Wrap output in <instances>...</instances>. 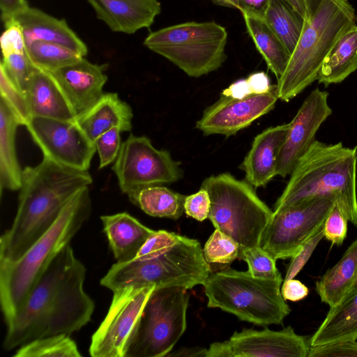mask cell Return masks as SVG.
<instances>
[{"label": "cell", "instance_id": "8", "mask_svg": "<svg viewBox=\"0 0 357 357\" xmlns=\"http://www.w3.org/2000/svg\"><path fill=\"white\" fill-rule=\"evenodd\" d=\"M201 188L208 192V219L214 227L245 248L260 246L263 233L273 215L248 182L229 173L211 176Z\"/></svg>", "mask_w": 357, "mask_h": 357}, {"label": "cell", "instance_id": "43", "mask_svg": "<svg viewBox=\"0 0 357 357\" xmlns=\"http://www.w3.org/2000/svg\"><path fill=\"white\" fill-rule=\"evenodd\" d=\"M308 357H357L356 340L310 347Z\"/></svg>", "mask_w": 357, "mask_h": 357}, {"label": "cell", "instance_id": "10", "mask_svg": "<svg viewBox=\"0 0 357 357\" xmlns=\"http://www.w3.org/2000/svg\"><path fill=\"white\" fill-rule=\"evenodd\" d=\"M189 298L183 287L155 288L144 307L126 357L167 356L186 329Z\"/></svg>", "mask_w": 357, "mask_h": 357}, {"label": "cell", "instance_id": "7", "mask_svg": "<svg viewBox=\"0 0 357 357\" xmlns=\"http://www.w3.org/2000/svg\"><path fill=\"white\" fill-rule=\"evenodd\" d=\"M282 280L256 278L230 268L211 272L204 282L207 306L255 325H282L290 308L281 294Z\"/></svg>", "mask_w": 357, "mask_h": 357}, {"label": "cell", "instance_id": "27", "mask_svg": "<svg viewBox=\"0 0 357 357\" xmlns=\"http://www.w3.org/2000/svg\"><path fill=\"white\" fill-rule=\"evenodd\" d=\"M356 278L357 238L340 260L316 282V291L322 302L333 307L354 287Z\"/></svg>", "mask_w": 357, "mask_h": 357}, {"label": "cell", "instance_id": "41", "mask_svg": "<svg viewBox=\"0 0 357 357\" xmlns=\"http://www.w3.org/2000/svg\"><path fill=\"white\" fill-rule=\"evenodd\" d=\"M181 235L165 230L155 231L145 242L135 258L156 255L175 244Z\"/></svg>", "mask_w": 357, "mask_h": 357}, {"label": "cell", "instance_id": "11", "mask_svg": "<svg viewBox=\"0 0 357 357\" xmlns=\"http://www.w3.org/2000/svg\"><path fill=\"white\" fill-rule=\"evenodd\" d=\"M335 203L333 196H312L273 213L260 247L275 260L292 258L324 225Z\"/></svg>", "mask_w": 357, "mask_h": 357}, {"label": "cell", "instance_id": "18", "mask_svg": "<svg viewBox=\"0 0 357 357\" xmlns=\"http://www.w3.org/2000/svg\"><path fill=\"white\" fill-rule=\"evenodd\" d=\"M107 64L91 63L84 57L50 73L68 100L76 116L91 108L102 96L107 81Z\"/></svg>", "mask_w": 357, "mask_h": 357}, {"label": "cell", "instance_id": "5", "mask_svg": "<svg viewBox=\"0 0 357 357\" xmlns=\"http://www.w3.org/2000/svg\"><path fill=\"white\" fill-rule=\"evenodd\" d=\"M356 22L349 0H307L300 38L278 79V98L289 102L317 80L325 58Z\"/></svg>", "mask_w": 357, "mask_h": 357}, {"label": "cell", "instance_id": "25", "mask_svg": "<svg viewBox=\"0 0 357 357\" xmlns=\"http://www.w3.org/2000/svg\"><path fill=\"white\" fill-rule=\"evenodd\" d=\"M357 340V287H354L327 315L310 340V347Z\"/></svg>", "mask_w": 357, "mask_h": 357}, {"label": "cell", "instance_id": "2", "mask_svg": "<svg viewBox=\"0 0 357 357\" xmlns=\"http://www.w3.org/2000/svg\"><path fill=\"white\" fill-rule=\"evenodd\" d=\"M92 181L88 171L46 158L36 166L24 167L16 215L0 238V260L20 259L53 225L68 201Z\"/></svg>", "mask_w": 357, "mask_h": 357}, {"label": "cell", "instance_id": "13", "mask_svg": "<svg viewBox=\"0 0 357 357\" xmlns=\"http://www.w3.org/2000/svg\"><path fill=\"white\" fill-rule=\"evenodd\" d=\"M153 286L128 287L113 291L109 310L91 337L93 357H126L144 307Z\"/></svg>", "mask_w": 357, "mask_h": 357}, {"label": "cell", "instance_id": "37", "mask_svg": "<svg viewBox=\"0 0 357 357\" xmlns=\"http://www.w3.org/2000/svg\"><path fill=\"white\" fill-rule=\"evenodd\" d=\"M272 86L266 73L262 71L257 72L245 79L233 82L222 91L221 96L241 99L266 93L270 91Z\"/></svg>", "mask_w": 357, "mask_h": 357}, {"label": "cell", "instance_id": "20", "mask_svg": "<svg viewBox=\"0 0 357 357\" xmlns=\"http://www.w3.org/2000/svg\"><path fill=\"white\" fill-rule=\"evenodd\" d=\"M87 1L111 30L128 34L151 26L161 11L158 0Z\"/></svg>", "mask_w": 357, "mask_h": 357}, {"label": "cell", "instance_id": "38", "mask_svg": "<svg viewBox=\"0 0 357 357\" xmlns=\"http://www.w3.org/2000/svg\"><path fill=\"white\" fill-rule=\"evenodd\" d=\"M1 66L16 86L24 93L30 75L35 68L27 52H13L3 55Z\"/></svg>", "mask_w": 357, "mask_h": 357}, {"label": "cell", "instance_id": "3", "mask_svg": "<svg viewBox=\"0 0 357 357\" xmlns=\"http://www.w3.org/2000/svg\"><path fill=\"white\" fill-rule=\"evenodd\" d=\"M357 146L314 140L299 158L273 206V213L312 196H333L348 221L357 228Z\"/></svg>", "mask_w": 357, "mask_h": 357}, {"label": "cell", "instance_id": "48", "mask_svg": "<svg viewBox=\"0 0 357 357\" xmlns=\"http://www.w3.org/2000/svg\"><path fill=\"white\" fill-rule=\"evenodd\" d=\"M270 0H238V9L241 13L263 18Z\"/></svg>", "mask_w": 357, "mask_h": 357}, {"label": "cell", "instance_id": "29", "mask_svg": "<svg viewBox=\"0 0 357 357\" xmlns=\"http://www.w3.org/2000/svg\"><path fill=\"white\" fill-rule=\"evenodd\" d=\"M241 14L258 52L278 79L287 68L291 54L263 18L245 13Z\"/></svg>", "mask_w": 357, "mask_h": 357}, {"label": "cell", "instance_id": "44", "mask_svg": "<svg viewBox=\"0 0 357 357\" xmlns=\"http://www.w3.org/2000/svg\"><path fill=\"white\" fill-rule=\"evenodd\" d=\"M211 208V199L207 190L200 188L194 194L185 196L184 213L197 221H204L208 218Z\"/></svg>", "mask_w": 357, "mask_h": 357}, {"label": "cell", "instance_id": "23", "mask_svg": "<svg viewBox=\"0 0 357 357\" xmlns=\"http://www.w3.org/2000/svg\"><path fill=\"white\" fill-rule=\"evenodd\" d=\"M133 113L129 104L116 93H103L88 111L76 118V122L92 141L102 133L118 128L121 132L132 129Z\"/></svg>", "mask_w": 357, "mask_h": 357}, {"label": "cell", "instance_id": "4", "mask_svg": "<svg viewBox=\"0 0 357 357\" xmlns=\"http://www.w3.org/2000/svg\"><path fill=\"white\" fill-rule=\"evenodd\" d=\"M89 188L77 192L53 225L17 260H0V302L6 324L25 302L51 261L89 218Z\"/></svg>", "mask_w": 357, "mask_h": 357}, {"label": "cell", "instance_id": "33", "mask_svg": "<svg viewBox=\"0 0 357 357\" xmlns=\"http://www.w3.org/2000/svg\"><path fill=\"white\" fill-rule=\"evenodd\" d=\"M14 357H80L77 346L68 335L39 338L18 347Z\"/></svg>", "mask_w": 357, "mask_h": 357}, {"label": "cell", "instance_id": "40", "mask_svg": "<svg viewBox=\"0 0 357 357\" xmlns=\"http://www.w3.org/2000/svg\"><path fill=\"white\" fill-rule=\"evenodd\" d=\"M324 225L303 243L299 251L291 258L283 281L294 278L303 268L319 241L324 237Z\"/></svg>", "mask_w": 357, "mask_h": 357}, {"label": "cell", "instance_id": "39", "mask_svg": "<svg viewBox=\"0 0 357 357\" xmlns=\"http://www.w3.org/2000/svg\"><path fill=\"white\" fill-rule=\"evenodd\" d=\"M118 128H114L100 136L93 142L99 157V169H102L116 160L121 149L120 133Z\"/></svg>", "mask_w": 357, "mask_h": 357}, {"label": "cell", "instance_id": "46", "mask_svg": "<svg viewBox=\"0 0 357 357\" xmlns=\"http://www.w3.org/2000/svg\"><path fill=\"white\" fill-rule=\"evenodd\" d=\"M29 7L26 0H0L1 16L4 26L14 21Z\"/></svg>", "mask_w": 357, "mask_h": 357}, {"label": "cell", "instance_id": "42", "mask_svg": "<svg viewBox=\"0 0 357 357\" xmlns=\"http://www.w3.org/2000/svg\"><path fill=\"white\" fill-rule=\"evenodd\" d=\"M347 221L335 204L324 222V237L333 244L341 245L347 236Z\"/></svg>", "mask_w": 357, "mask_h": 357}, {"label": "cell", "instance_id": "1", "mask_svg": "<svg viewBox=\"0 0 357 357\" xmlns=\"http://www.w3.org/2000/svg\"><path fill=\"white\" fill-rule=\"evenodd\" d=\"M86 271L70 243L68 244L6 323L3 348L11 350L50 335H70L89 322L95 304L84 289Z\"/></svg>", "mask_w": 357, "mask_h": 357}, {"label": "cell", "instance_id": "19", "mask_svg": "<svg viewBox=\"0 0 357 357\" xmlns=\"http://www.w3.org/2000/svg\"><path fill=\"white\" fill-rule=\"evenodd\" d=\"M289 123L268 128L257 135L240 165L255 188L266 186L276 175L277 162Z\"/></svg>", "mask_w": 357, "mask_h": 357}, {"label": "cell", "instance_id": "16", "mask_svg": "<svg viewBox=\"0 0 357 357\" xmlns=\"http://www.w3.org/2000/svg\"><path fill=\"white\" fill-rule=\"evenodd\" d=\"M278 99L277 84L266 93L241 99L220 96L205 109L196 128L205 135H233L272 110Z\"/></svg>", "mask_w": 357, "mask_h": 357}, {"label": "cell", "instance_id": "31", "mask_svg": "<svg viewBox=\"0 0 357 357\" xmlns=\"http://www.w3.org/2000/svg\"><path fill=\"white\" fill-rule=\"evenodd\" d=\"M263 19L291 54L303 29V17L285 0H270Z\"/></svg>", "mask_w": 357, "mask_h": 357}, {"label": "cell", "instance_id": "15", "mask_svg": "<svg viewBox=\"0 0 357 357\" xmlns=\"http://www.w3.org/2000/svg\"><path fill=\"white\" fill-rule=\"evenodd\" d=\"M310 349V340L291 326L278 331L243 329L227 340L212 343L205 357H308Z\"/></svg>", "mask_w": 357, "mask_h": 357}, {"label": "cell", "instance_id": "50", "mask_svg": "<svg viewBox=\"0 0 357 357\" xmlns=\"http://www.w3.org/2000/svg\"><path fill=\"white\" fill-rule=\"evenodd\" d=\"M304 19L307 7V0H285Z\"/></svg>", "mask_w": 357, "mask_h": 357}, {"label": "cell", "instance_id": "30", "mask_svg": "<svg viewBox=\"0 0 357 357\" xmlns=\"http://www.w3.org/2000/svg\"><path fill=\"white\" fill-rule=\"evenodd\" d=\"M185 198L183 195L158 185L141 189L129 199L151 216L177 220L184 213Z\"/></svg>", "mask_w": 357, "mask_h": 357}, {"label": "cell", "instance_id": "47", "mask_svg": "<svg viewBox=\"0 0 357 357\" xmlns=\"http://www.w3.org/2000/svg\"><path fill=\"white\" fill-rule=\"evenodd\" d=\"M281 294L285 301H298L307 296L308 289L301 281L293 278L283 281Z\"/></svg>", "mask_w": 357, "mask_h": 357}, {"label": "cell", "instance_id": "22", "mask_svg": "<svg viewBox=\"0 0 357 357\" xmlns=\"http://www.w3.org/2000/svg\"><path fill=\"white\" fill-rule=\"evenodd\" d=\"M15 21L22 30L27 47L35 41L42 40L63 45L82 56L88 52L85 43L63 19H57L29 6L16 17Z\"/></svg>", "mask_w": 357, "mask_h": 357}, {"label": "cell", "instance_id": "6", "mask_svg": "<svg viewBox=\"0 0 357 357\" xmlns=\"http://www.w3.org/2000/svg\"><path fill=\"white\" fill-rule=\"evenodd\" d=\"M211 272L200 243L180 236L175 244L156 255L116 262L100 283L112 292L128 287L189 289L203 285Z\"/></svg>", "mask_w": 357, "mask_h": 357}, {"label": "cell", "instance_id": "28", "mask_svg": "<svg viewBox=\"0 0 357 357\" xmlns=\"http://www.w3.org/2000/svg\"><path fill=\"white\" fill-rule=\"evenodd\" d=\"M357 70V24L347 31L325 58L317 75L328 86L344 81Z\"/></svg>", "mask_w": 357, "mask_h": 357}, {"label": "cell", "instance_id": "12", "mask_svg": "<svg viewBox=\"0 0 357 357\" xmlns=\"http://www.w3.org/2000/svg\"><path fill=\"white\" fill-rule=\"evenodd\" d=\"M112 170L128 198L144 188L176 182L183 175L180 162L167 151L154 147L146 136L132 134L122 142Z\"/></svg>", "mask_w": 357, "mask_h": 357}, {"label": "cell", "instance_id": "36", "mask_svg": "<svg viewBox=\"0 0 357 357\" xmlns=\"http://www.w3.org/2000/svg\"><path fill=\"white\" fill-rule=\"evenodd\" d=\"M1 98L26 126L31 116L24 93L16 86L2 66H0Z\"/></svg>", "mask_w": 357, "mask_h": 357}, {"label": "cell", "instance_id": "9", "mask_svg": "<svg viewBox=\"0 0 357 357\" xmlns=\"http://www.w3.org/2000/svg\"><path fill=\"white\" fill-rule=\"evenodd\" d=\"M227 31L215 22H187L151 32L144 44L190 77L220 68L227 59Z\"/></svg>", "mask_w": 357, "mask_h": 357}, {"label": "cell", "instance_id": "35", "mask_svg": "<svg viewBox=\"0 0 357 357\" xmlns=\"http://www.w3.org/2000/svg\"><path fill=\"white\" fill-rule=\"evenodd\" d=\"M238 259L247 263L248 271L254 277L283 281L276 267V260L260 246L239 250Z\"/></svg>", "mask_w": 357, "mask_h": 357}, {"label": "cell", "instance_id": "17", "mask_svg": "<svg viewBox=\"0 0 357 357\" xmlns=\"http://www.w3.org/2000/svg\"><path fill=\"white\" fill-rule=\"evenodd\" d=\"M328 93L318 88L305 98L289 123L285 141L277 162L276 175H290L299 158L315 140L321 125L332 114Z\"/></svg>", "mask_w": 357, "mask_h": 357}, {"label": "cell", "instance_id": "34", "mask_svg": "<svg viewBox=\"0 0 357 357\" xmlns=\"http://www.w3.org/2000/svg\"><path fill=\"white\" fill-rule=\"evenodd\" d=\"M204 258L211 271L225 269L238 257L239 245L229 236L215 229L204 245Z\"/></svg>", "mask_w": 357, "mask_h": 357}, {"label": "cell", "instance_id": "21", "mask_svg": "<svg viewBox=\"0 0 357 357\" xmlns=\"http://www.w3.org/2000/svg\"><path fill=\"white\" fill-rule=\"evenodd\" d=\"M31 117L73 121L76 115L50 72L34 68L24 92Z\"/></svg>", "mask_w": 357, "mask_h": 357}, {"label": "cell", "instance_id": "45", "mask_svg": "<svg viewBox=\"0 0 357 357\" xmlns=\"http://www.w3.org/2000/svg\"><path fill=\"white\" fill-rule=\"evenodd\" d=\"M1 36L2 56L13 52H26V44L20 26L14 20L6 24Z\"/></svg>", "mask_w": 357, "mask_h": 357}, {"label": "cell", "instance_id": "49", "mask_svg": "<svg viewBox=\"0 0 357 357\" xmlns=\"http://www.w3.org/2000/svg\"><path fill=\"white\" fill-rule=\"evenodd\" d=\"M206 349L199 347H183L173 354H169L167 356H202L205 357Z\"/></svg>", "mask_w": 357, "mask_h": 357}, {"label": "cell", "instance_id": "52", "mask_svg": "<svg viewBox=\"0 0 357 357\" xmlns=\"http://www.w3.org/2000/svg\"><path fill=\"white\" fill-rule=\"evenodd\" d=\"M354 286H355V287H357V278H356V283H355Z\"/></svg>", "mask_w": 357, "mask_h": 357}, {"label": "cell", "instance_id": "32", "mask_svg": "<svg viewBox=\"0 0 357 357\" xmlns=\"http://www.w3.org/2000/svg\"><path fill=\"white\" fill-rule=\"evenodd\" d=\"M26 52L34 67L50 73L84 57L63 45L42 40L29 45Z\"/></svg>", "mask_w": 357, "mask_h": 357}, {"label": "cell", "instance_id": "51", "mask_svg": "<svg viewBox=\"0 0 357 357\" xmlns=\"http://www.w3.org/2000/svg\"><path fill=\"white\" fill-rule=\"evenodd\" d=\"M213 3L238 9V0H211Z\"/></svg>", "mask_w": 357, "mask_h": 357}, {"label": "cell", "instance_id": "24", "mask_svg": "<svg viewBox=\"0 0 357 357\" xmlns=\"http://www.w3.org/2000/svg\"><path fill=\"white\" fill-rule=\"evenodd\" d=\"M103 231L117 262L133 259L155 231L126 212L100 216Z\"/></svg>", "mask_w": 357, "mask_h": 357}, {"label": "cell", "instance_id": "14", "mask_svg": "<svg viewBox=\"0 0 357 357\" xmlns=\"http://www.w3.org/2000/svg\"><path fill=\"white\" fill-rule=\"evenodd\" d=\"M25 126L43 158L66 167L88 171L96 148L76 120L31 117Z\"/></svg>", "mask_w": 357, "mask_h": 357}, {"label": "cell", "instance_id": "26", "mask_svg": "<svg viewBox=\"0 0 357 357\" xmlns=\"http://www.w3.org/2000/svg\"><path fill=\"white\" fill-rule=\"evenodd\" d=\"M20 120L7 104L0 98V188L19 190L22 170L18 162L15 136Z\"/></svg>", "mask_w": 357, "mask_h": 357}]
</instances>
